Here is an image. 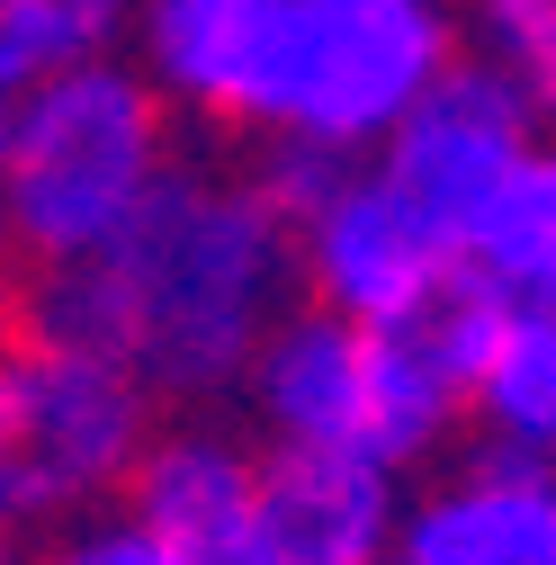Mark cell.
Here are the masks:
<instances>
[{
  "label": "cell",
  "instance_id": "1",
  "mask_svg": "<svg viewBox=\"0 0 556 565\" xmlns=\"http://www.w3.org/2000/svg\"><path fill=\"white\" fill-rule=\"evenodd\" d=\"M297 297V225L269 189L225 162H180L99 260L36 269L19 323L108 350L171 404H216L243 395Z\"/></svg>",
  "mask_w": 556,
  "mask_h": 565
},
{
  "label": "cell",
  "instance_id": "2",
  "mask_svg": "<svg viewBox=\"0 0 556 565\" xmlns=\"http://www.w3.org/2000/svg\"><path fill=\"white\" fill-rule=\"evenodd\" d=\"M171 171V99L126 54L54 73L0 108V198H10V252L28 269L99 260Z\"/></svg>",
  "mask_w": 556,
  "mask_h": 565
},
{
  "label": "cell",
  "instance_id": "3",
  "mask_svg": "<svg viewBox=\"0 0 556 565\" xmlns=\"http://www.w3.org/2000/svg\"><path fill=\"white\" fill-rule=\"evenodd\" d=\"M243 404L269 431V449H351L368 467H423L467 395L431 369V350L404 323H351L323 306H288L243 377Z\"/></svg>",
  "mask_w": 556,
  "mask_h": 565
},
{
  "label": "cell",
  "instance_id": "4",
  "mask_svg": "<svg viewBox=\"0 0 556 565\" xmlns=\"http://www.w3.org/2000/svg\"><path fill=\"white\" fill-rule=\"evenodd\" d=\"M153 404L162 395L126 360L19 323L0 341V539L90 521L108 493H126L162 431Z\"/></svg>",
  "mask_w": 556,
  "mask_h": 565
},
{
  "label": "cell",
  "instance_id": "5",
  "mask_svg": "<svg viewBox=\"0 0 556 565\" xmlns=\"http://www.w3.org/2000/svg\"><path fill=\"white\" fill-rule=\"evenodd\" d=\"M458 63V0H278V63L252 145L368 162Z\"/></svg>",
  "mask_w": 556,
  "mask_h": 565
},
{
  "label": "cell",
  "instance_id": "6",
  "mask_svg": "<svg viewBox=\"0 0 556 565\" xmlns=\"http://www.w3.org/2000/svg\"><path fill=\"white\" fill-rule=\"evenodd\" d=\"M530 145H538L530 99H521L484 54H458L449 73L404 108V126L368 153V171H377V180L413 206V216H423V225L467 260L484 206L512 189V171L530 162Z\"/></svg>",
  "mask_w": 556,
  "mask_h": 565
},
{
  "label": "cell",
  "instance_id": "7",
  "mask_svg": "<svg viewBox=\"0 0 556 565\" xmlns=\"http://www.w3.org/2000/svg\"><path fill=\"white\" fill-rule=\"evenodd\" d=\"M449 269H458V252L413 216L368 162H351V180L297 225V288H306V306L351 315V323H404Z\"/></svg>",
  "mask_w": 556,
  "mask_h": 565
},
{
  "label": "cell",
  "instance_id": "8",
  "mask_svg": "<svg viewBox=\"0 0 556 565\" xmlns=\"http://www.w3.org/2000/svg\"><path fill=\"white\" fill-rule=\"evenodd\" d=\"M126 521H145L189 565H288L260 521V449H243L216 422L153 431L145 467L126 484Z\"/></svg>",
  "mask_w": 556,
  "mask_h": 565
},
{
  "label": "cell",
  "instance_id": "9",
  "mask_svg": "<svg viewBox=\"0 0 556 565\" xmlns=\"http://www.w3.org/2000/svg\"><path fill=\"white\" fill-rule=\"evenodd\" d=\"M135 63L171 108L225 135H260L269 63H278V0H145Z\"/></svg>",
  "mask_w": 556,
  "mask_h": 565
},
{
  "label": "cell",
  "instance_id": "10",
  "mask_svg": "<svg viewBox=\"0 0 556 565\" xmlns=\"http://www.w3.org/2000/svg\"><path fill=\"white\" fill-rule=\"evenodd\" d=\"M404 476L351 449H260V521L288 565H386L404 539Z\"/></svg>",
  "mask_w": 556,
  "mask_h": 565
},
{
  "label": "cell",
  "instance_id": "11",
  "mask_svg": "<svg viewBox=\"0 0 556 565\" xmlns=\"http://www.w3.org/2000/svg\"><path fill=\"white\" fill-rule=\"evenodd\" d=\"M556 556V467L484 449L404 512L395 565H547Z\"/></svg>",
  "mask_w": 556,
  "mask_h": 565
},
{
  "label": "cell",
  "instance_id": "12",
  "mask_svg": "<svg viewBox=\"0 0 556 565\" xmlns=\"http://www.w3.org/2000/svg\"><path fill=\"white\" fill-rule=\"evenodd\" d=\"M467 269H475L503 306L556 315V135H538L530 162L512 171V189L484 206V225H475V243H467Z\"/></svg>",
  "mask_w": 556,
  "mask_h": 565
},
{
  "label": "cell",
  "instance_id": "13",
  "mask_svg": "<svg viewBox=\"0 0 556 565\" xmlns=\"http://www.w3.org/2000/svg\"><path fill=\"white\" fill-rule=\"evenodd\" d=\"M467 413H475V431L494 440L503 458L556 467V315L512 306V323L494 341V360H484Z\"/></svg>",
  "mask_w": 556,
  "mask_h": 565
},
{
  "label": "cell",
  "instance_id": "14",
  "mask_svg": "<svg viewBox=\"0 0 556 565\" xmlns=\"http://www.w3.org/2000/svg\"><path fill=\"white\" fill-rule=\"evenodd\" d=\"M145 0H0V108L28 99L54 73H82V63H108Z\"/></svg>",
  "mask_w": 556,
  "mask_h": 565
},
{
  "label": "cell",
  "instance_id": "15",
  "mask_svg": "<svg viewBox=\"0 0 556 565\" xmlns=\"http://www.w3.org/2000/svg\"><path fill=\"white\" fill-rule=\"evenodd\" d=\"M467 36L494 73L530 99L538 126H556V0H475Z\"/></svg>",
  "mask_w": 556,
  "mask_h": 565
},
{
  "label": "cell",
  "instance_id": "16",
  "mask_svg": "<svg viewBox=\"0 0 556 565\" xmlns=\"http://www.w3.org/2000/svg\"><path fill=\"white\" fill-rule=\"evenodd\" d=\"M36 565H189L180 547H162L145 521H126V512H90V521H73Z\"/></svg>",
  "mask_w": 556,
  "mask_h": 565
},
{
  "label": "cell",
  "instance_id": "17",
  "mask_svg": "<svg viewBox=\"0 0 556 565\" xmlns=\"http://www.w3.org/2000/svg\"><path fill=\"white\" fill-rule=\"evenodd\" d=\"M0 260H10V198H0Z\"/></svg>",
  "mask_w": 556,
  "mask_h": 565
},
{
  "label": "cell",
  "instance_id": "18",
  "mask_svg": "<svg viewBox=\"0 0 556 565\" xmlns=\"http://www.w3.org/2000/svg\"><path fill=\"white\" fill-rule=\"evenodd\" d=\"M0 565H19V539H0Z\"/></svg>",
  "mask_w": 556,
  "mask_h": 565
},
{
  "label": "cell",
  "instance_id": "19",
  "mask_svg": "<svg viewBox=\"0 0 556 565\" xmlns=\"http://www.w3.org/2000/svg\"><path fill=\"white\" fill-rule=\"evenodd\" d=\"M547 565H556V556H547Z\"/></svg>",
  "mask_w": 556,
  "mask_h": 565
}]
</instances>
